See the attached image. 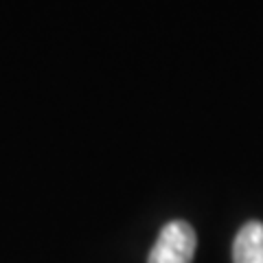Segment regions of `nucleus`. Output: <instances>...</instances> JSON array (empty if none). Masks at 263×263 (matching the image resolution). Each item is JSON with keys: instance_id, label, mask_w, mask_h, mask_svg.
<instances>
[{"instance_id": "obj_1", "label": "nucleus", "mask_w": 263, "mask_h": 263, "mask_svg": "<svg viewBox=\"0 0 263 263\" xmlns=\"http://www.w3.org/2000/svg\"><path fill=\"white\" fill-rule=\"evenodd\" d=\"M197 237L191 224L174 219L164 224L149 252L147 263H193Z\"/></svg>"}, {"instance_id": "obj_2", "label": "nucleus", "mask_w": 263, "mask_h": 263, "mask_svg": "<svg viewBox=\"0 0 263 263\" xmlns=\"http://www.w3.org/2000/svg\"><path fill=\"white\" fill-rule=\"evenodd\" d=\"M233 263H263V224L246 221L233 243Z\"/></svg>"}]
</instances>
